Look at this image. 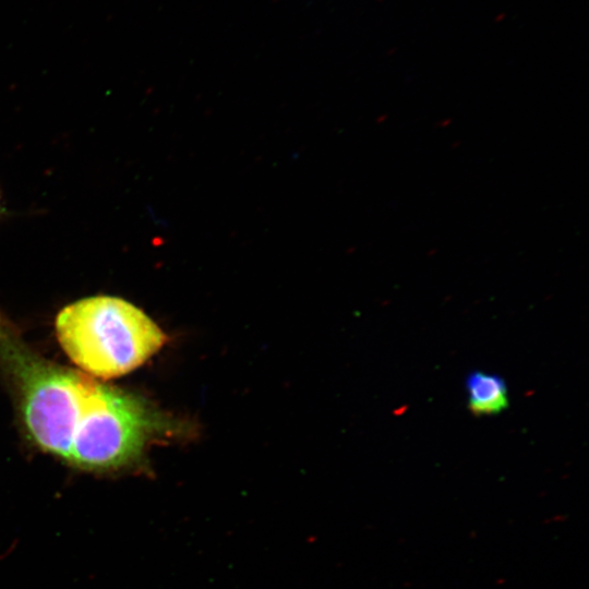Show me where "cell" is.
<instances>
[{"label":"cell","instance_id":"cell-1","mask_svg":"<svg viewBox=\"0 0 589 589\" xmlns=\"http://www.w3.org/2000/svg\"><path fill=\"white\" fill-rule=\"evenodd\" d=\"M0 371L31 438L76 468L133 466L156 430V416L142 398L44 358L1 313Z\"/></svg>","mask_w":589,"mask_h":589},{"label":"cell","instance_id":"cell-2","mask_svg":"<svg viewBox=\"0 0 589 589\" xmlns=\"http://www.w3.org/2000/svg\"><path fill=\"white\" fill-rule=\"evenodd\" d=\"M57 338L68 357L87 374L109 380L142 365L166 340L143 311L117 297L95 296L62 309Z\"/></svg>","mask_w":589,"mask_h":589},{"label":"cell","instance_id":"cell-3","mask_svg":"<svg viewBox=\"0 0 589 589\" xmlns=\"http://www.w3.org/2000/svg\"><path fill=\"white\" fill-rule=\"evenodd\" d=\"M468 409L477 417L493 416L504 411L508 405L507 385L497 374L472 371L466 378Z\"/></svg>","mask_w":589,"mask_h":589},{"label":"cell","instance_id":"cell-4","mask_svg":"<svg viewBox=\"0 0 589 589\" xmlns=\"http://www.w3.org/2000/svg\"><path fill=\"white\" fill-rule=\"evenodd\" d=\"M0 209H1V203H0Z\"/></svg>","mask_w":589,"mask_h":589}]
</instances>
